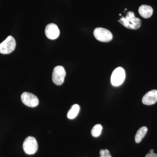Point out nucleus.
<instances>
[{"label": "nucleus", "instance_id": "4468645a", "mask_svg": "<svg viewBox=\"0 0 157 157\" xmlns=\"http://www.w3.org/2000/svg\"><path fill=\"white\" fill-rule=\"evenodd\" d=\"M100 157H112L109 151L107 149H102L100 151Z\"/></svg>", "mask_w": 157, "mask_h": 157}, {"label": "nucleus", "instance_id": "20e7f679", "mask_svg": "<svg viewBox=\"0 0 157 157\" xmlns=\"http://www.w3.org/2000/svg\"><path fill=\"white\" fill-rule=\"evenodd\" d=\"M23 148L26 154L33 155L37 151L38 146L37 140L35 137L29 136L24 141Z\"/></svg>", "mask_w": 157, "mask_h": 157}, {"label": "nucleus", "instance_id": "6e6552de", "mask_svg": "<svg viewBox=\"0 0 157 157\" xmlns=\"http://www.w3.org/2000/svg\"><path fill=\"white\" fill-rule=\"evenodd\" d=\"M45 34L48 39L54 40L59 36L60 31L57 25L55 24L50 23L46 26Z\"/></svg>", "mask_w": 157, "mask_h": 157}, {"label": "nucleus", "instance_id": "7ed1b4c3", "mask_svg": "<svg viewBox=\"0 0 157 157\" xmlns=\"http://www.w3.org/2000/svg\"><path fill=\"white\" fill-rule=\"evenodd\" d=\"M16 47V42L12 36H9L0 44V53L3 54L11 53Z\"/></svg>", "mask_w": 157, "mask_h": 157}, {"label": "nucleus", "instance_id": "f03ea898", "mask_svg": "<svg viewBox=\"0 0 157 157\" xmlns=\"http://www.w3.org/2000/svg\"><path fill=\"white\" fill-rule=\"evenodd\" d=\"M94 36L98 41L101 42H110L113 39L112 33L107 29L98 27L94 31Z\"/></svg>", "mask_w": 157, "mask_h": 157}, {"label": "nucleus", "instance_id": "9d476101", "mask_svg": "<svg viewBox=\"0 0 157 157\" xmlns=\"http://www.w3.org/2000/svg\"><path fill=\"white\" fill-rule=\"evenodd\" d=\"M138 12L141 17L144 18H148L152 15L153 10L150 6L142 5L139 7Z\"/></svg>", "mask_w": 157, "mask_h": 157}, {"label": "nucleus", "instance_id": "9b49d317", "mask_svg": "<svg viewBox=\"0 0 157 157\" xmlns=\"http://www.w3.org/2000/svg\"><path fill=\"white\" fill-rule=\"evenodd\" d=\"M147 132V128L146 127H142L137 131L135 137V141L137 143L141 142L142 139L145 137Z\"/></svg>", "mask_w": 157, "mask_h": 157}, {"label": "nucleus", "instance_id": "2eb2a0df", "mask_svg": "<svg viewBox=\"0 0 157 157\" xmlns=\"http://www.w3.org/2000/svg\"><path fill=\"white\" fill-rule=\"evenodd\" d=\"M145 157H157V155L154 153H149L145 156Z\"/></svg>", "mask_w": 157, "mask_h": 157}, {"label": "nucleus", "instance_id": "ddd939ff", "mask_svg": "<svg viewBox=\"0 0 157 157\" xmlns=\"http://www.w3.org/2000/svg\"><path fill=\"white\" fill-rule=\"evenodd\" d=\"M102 130V126L100 124H98L94 126L91 131V134L93 137H98L101 134Z\"/></svg>", "mask_w": 157, "mask_h": 157}, {"label": "nucleus", "instance_id": "1a4fd4ad", "mask_svg": "<svg viewBox=\"0 0 157 157\" xmlns=\"http://www.w3.org/2000/svg\"><path fill=\"white\" fill-rule=\"evenodd\" d=\"M142 103L146 105L155 104L157 102V90H152L148 92L144 96L142 100Z\"/></svg>", "mask_w": 157, "mask_h": 157}, {"label": "nucleus", "instance_id": "0eeeda50", "mask_svg": "<svg viewBox=\"0 0 157 157\" xmlns=\"http://www.w3.org/2000/svg\"><path fill=\"white\" fill-rule=\"evenodd\" d=\"M23 103L29 107H35L38 106L39 103L38 98L32 93L24 92L21 95Z\"/></svg>", "mask_w": 157, "mask_h": 157}, {"label": "nucleus", "instance_id": "39448f33", "mask_svg": "<svg viewBox=\"0 0 157 157\" xmlns=\"http://www.w3.org/2000/svg\"><path fill=\"white\" fill-rule=\"evenodd\" d=\"M125 78V72L124 68L119 67L114 70L111 77V82L114 86H119L122 84Z\"/></svg>", "mask_w": 157, "mask_h": 157}, {"label": "nucleus", "instance_id": "dca6fc26", "mask_svg": "<svg viewBox=\"0 0 157 157\" xmlns=\"http://www.w3.org/2000/svg\"><path fill=\"white\" fill-rule=\"evenodd\" d=\"M154 151L153 149H151L150 150V153H154Z\"/></svg>", "mask_w": 157, "mask_h": 157}, {"label": "nucleus", "instance_id": "423d86ee", "mask_svg": "<svg viewBox=\"0 0 157 157\" xmlns=\"http://www.w3.org/2000/svg\"><path fill=\"white\" fill-rule=\"evenodd\" d=\"M66 75L64 68L61 66H57L54 69L52 73V81L57 85H61L64 81Z\"/></svg>", "mask_w": 157, "mask_h": 157}, {"label": "nucleus", "instance_id": "f8f14e48", "mask_svg": "<svg viewBox=\"0 0 157 157\" xmlns=\"http://www.w3.org/2000/svg\"><path fill=\"white\" fill-rule=\"evenodd\" d=\"M80 107L78 104H74L71 107V109L68 113L67 117L70 119H73L78 115Z\"/></svg>", "mask_w": 157, "mask_h": 157}, {"label": "nucleus", "instance_id": "f257e3e1", "mask_svg": "<svg viewBox=\"0 0 157 157\" xmlns=\"http://www.w3.org/2000/svg\"><path fill=\"white\" fill-rule=\"evenodd\" d=\"M119 22L127 29L137 30L140 28L141 21L140 18L135 17L132 11H129L125 17H122L118 21Z\"/></svg>", "mask_w": 157, "mask_h": 157}]
</instances>
